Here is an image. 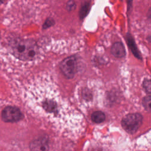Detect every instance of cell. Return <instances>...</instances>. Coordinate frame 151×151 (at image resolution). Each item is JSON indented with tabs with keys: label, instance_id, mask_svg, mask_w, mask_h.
Segmentation results:
<instances>
[{
	"label": "cell",
	"instance_id": "8",
	"mask_svg": "<svg viewBox=\"0 0 151 151\" xmlns=\"http://www.w3.org/2000/svg\"><path fill=\"white\" fill-rule=\"evenodd\" d=\"M91 118L93 122L96 123H100L105 120L106 116L103 111H96L91 114Z\"/></svg>",
	"mask_w": 151,
	"mask_h": 151
},
{
	"label": "cell",
	"instance_id": "14",
	"mask_svg": "<svg viewBox=\"0 0 151 151\" xmlns=\"http://www.w3.org/2000/svg\"><path fill=\"white\" fill-rule=\"evenodd\" d=\"M132 1H133V0H127V9H128V11H129V9H130V8H131V7H132Z\"/></svg>",
	"mask_w": 151,
	"mask_h": 151
},
{
	"label": "cell",
	"instance_id": "2",
	"mask_svg": "<svg viewBox=\"0 0 151 151\" xmlns=\"http://www.w3.org/2000/svg\"><path fill=\"white\" fill-rule=\"evenodd\" d=\"M143 122V116L139 113H130L122 120V126L126 132L133 134L139 129Z\"/></svg>",
	"mask_w": 151,
	"mask_h": 151
},
{
	"label": "cell",
	"instance_id": "7",
	"mask_svg": "<svg viewBox=\"0 0 151 151\" xmlns=\"http://www.w3.org/2000/svg\"><path fill=\"white\" fill-rule=\"evenodd\" d=\"M126 40L127 42V44H128L129 48H130L132 52L134 54V55L138 58H140L141 56L140 55V53L137 48V47L134 43L133 37L131 36L130 34H127L126 35Z\"/></svg>",
	"mask_w": 151,
	"mask_h": 151
},
{
	"label": "cell",
	"instance_id": "6",
	"mask_svg": "<svg viewBox=\"0 0 151 151\" xmlns=\"http://www.w3.org/2000/svg\"><path fill=\"white\" fill-rule=\"evenodd\" d=\"M111 54L117 58H123L126 55V50L122 42H116L111 47Z\"/></svg>",
	"mask_w": 151,
	"mask_h": 151
},
{
	"label": "cell",
	"instance_id": "10",
	"mask_svg": "<svg viewBox=\"0 0 151 151\" xmlns=\"http://www.w3.org/2000/svg\"><path fill=\"white\" fill-rule=\"evenodd\" d=\"M142 103L145 110L151 113V96H147L144 97Z\"/></svg>",
	"mask_w": 151,
	"mask_h": 151
},
{
	"label": "cell",
	"instance_id": "15",
	"mask_svg": "<svg viewBox=\"0 0 151 151\" xmlns=\"http://www.w3.org/2000/svg\"><path fill=\"white\" fill-rule=\"evenodd\" d=\"M147 17L148 19L151 22V7L149 8V9L148 11V12H147Z\"/></svg>",
	"mask_w": 151,
	"mask_h": 151
},
{
	"label": "cell",
	"instance_id": "11",
	"mask_svg": "<svg viewBox=\"0 0 151 151\" xmlns=\"http://www.w3.org/2000/svg\"><path fill=\"white\" fill-rule=\"evenodd\" d=\"M54 24H55L54 19L51 17H48L44 21V22L42 25V28L44 29H45L47 28H48L52 27Z\"/></svg>",
	"mask_w": 151,
	"mask_h": 151
},
{
	"label": "cell",
	"instance_id": "9",
	"mask_svg": "<svg viewBox=\"0 0 151 151\" xmlns=\"http://www.w3.org/2000/svg\"><path fill=\"white\" fill-rule=\"evenodd\" d=\"M90 9V4L88 2H85L83 4H82L78 13L79 18L81 19H84L87 15L88 14V12Z\"/></svg>",
	"mask_w": 151,
	"mask_h": 151
},
{
	"label": "cell",
	"instance_id": "12",
	"mask_svg": "<svg viewBox=\"0 0 151 151\" xmlns=\"http://www.w3.org/2000/svg\"><path fill=\"white\" fill-rule=\"evenodd\" d=\"M76 7H77L76 3L73 0H69L66 4V9L68 12H71L74 11Z\"/></svg>",
	"mask_w": 151,
	"mask_h": 151
},
{
	"label": "cell",
	"instance_id": "3",
	"mask_svg": "<svg viewBox=\"0 0 151 151\" xmlns=\"http://www.w3.org/2000/svg\"><path fill=\"white\" fill-rule=\"evenodd\" d=\"M60 68L63 75L67 78H73L77 69L76 58L74 56H70L65 58L60 63Z\"/></svg>",
	"mask_w": 151,
	"mask_h": 151
},
{
	"label": "cell",
	"instance_id": "1",
	"mask_svg": "<svg viewBox=\"0 0 151 151\" xmlns=\"http://www.w3.org/2000/svg\"><path fill=\"white\" fill-rule=\"evenodd\" d=\"M11 53L22 61L32 60L38 54V46L30 39L14 38L9 42Z\"/></svg>",
	"mask_w": 151,
	"mask_h": 151
},
{
	"label": "cell",
	"instance_id": "5",
	"mask_svg": "<svg viewBox=\"0 0 151 151\" xmlns=\"http://www.w3.org/2000/svg\"><path fill=\"white\" fill-rule=\"evenodd\" d=\"M29 149L31 150L44 151L48 150V145L47 138L40 137L32 140L29 143Z\"/></svg>",
	"mask_w": 151,
	"mask_h": 151
},
{
	"label": "cell",
	"instance_id": "4",
	"mask_svg": "<svg viewBox=\"0 0 151 151\" xmlns=\"http://www.w3.org/2000/svg\"><path fill=\"white\" fill-rule=\"evenodd\" d=\"M23 114L19 108L15 106H6L1 112V118L4 122L15 123L19 121Z\"/></svg>",
	"mask_w": 151,
	"mask_h": 151
},
{
	"label": "cell",
	"instance_id": "16",
	"mask_svg": "<svg viewBox=\"0 0 151 151\" xmlns=\"http://www.w3.org/2000/svg\"><path fill=\"white\" fill-rule=\"evenodd\" d=\"M148 40H149V42L151 43V36H150V37H148Z\"/></svg>",
	"mask_w": 151,
	"mask_h": 151
},
{
	"label": "cell",
	"instance_id": "13",
	"mask_svg": "<svg viewBox=\"0 0 151 151\" xmlns=\"http://www.w3.org/2000/svg\"><path fill=\"white\" fill-rule=\"evenodd\" d=\"M143 86L146 91L151 94V80L145 79L143 82Z\"/></svg>",
	"mask_w": 151,
	"mask_h": 151
}]
</instances>
